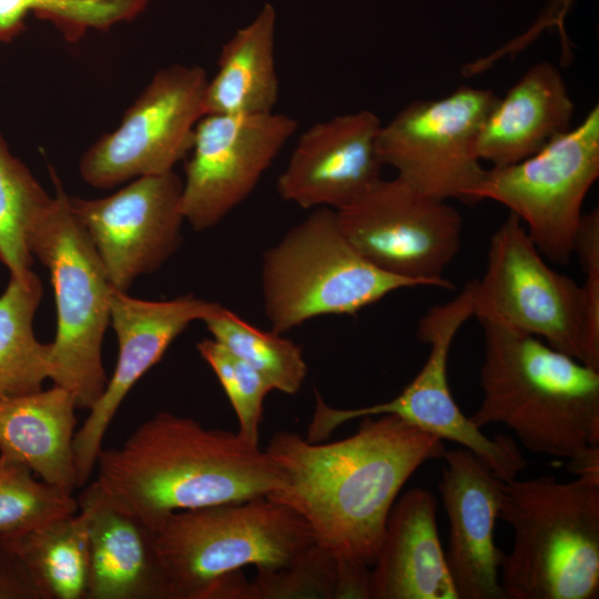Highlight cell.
Segmentation results:
<instances>
[{"label": "cell", "instance_id": "cell-1", "mask_svg": "<svg viewBox=\"0 0 599 599\" xmlns=\"http://www.w3.org/2000/svg\"><path fill=\"white\" fill-rule=\"evenodd\" d=\"M378 416L363 417L355 434L328 444L278 432L265 449L283 474L267 497L296 511L315 545L365 580L400 489L445 451L441 439L398 416Z\"/></svg>", "mask_w": 599, "mask_h": 599}, {"label": "cell", "instance_id": "cell-2", "mask_svg": "<svg viewBox=\"0 0 599 599\" xmlns=\"http://www.w3.org/2000/svg\"><path fill=\"white\" fill-rule=\"evenodd\" d=\"M97 467L103 494L154 530L172 512L268 496L283 481L270 454L237 432L169 412L102 449Z\"/></svg>", "mask_w": 599, "mask_h": 599}, {"label": "cell", "instance_id": "cell-3", "mask_svg": "<svg viewBox=\"0 0 599 599\" xmlns=\"http://www.w3.org/2000/svg\"><path fill=\"white\" fill-rule=\"evenodd\" d=\"M478 428L502 424L531 453L573 465L599 456V370L542 339L483 323Z\"/></svg>", "mask_w": 599, "mask_h": 599}, {"label": "cell", "instance_id": "cell-4", "mask_svg": "<svg viewBox=\"0 0 599 599\" xmlns=\"http://www.w3.org/2000/svg\"><path fill=\"white\" fill-rule=\"evenodd\" d=\"M499 517L514 534L500 565L504 598H598L599 477L504 481Z\"/></svg>", "mask_w": 599, "mask_h": 599}, {"label": "cell", "instance_id": "cell-5", "mask_svg": "<svg viewBox=\"0 0 599 599\" xmlns=\"http://www.w3.org/2000/svg\"><path fill=\"white\" fill-rule=\"evenodd\" d=\"M51 177L54 194L33 223L28 245L48 268L54 293L50 379L72 395L78 409L89 410L108 384L102 345L114 287L53 170Z\"/></svg>", "mask_w": 599, "mask_h": 599}, {"label": "cell", "instance_id": "cell-6", "mask_svg": "<svg viewBox=\"0 0 599 599\" xmlns=\"http://www.w3.org/2000/svg\"><path fill=\"white\" fill-rule=\"evenodd\" d=\"M155 541L171 599H205L224 576L283 568L315 544L307 522L267 496L172 512Z\"/></svg>", "mask_w": 599, "mask_h": 599}, {"label": "cell", "instance_id": "cell-7", "mask_svg": "<svg viewBox=\"0 0 599 599\" xmlns=\"http://www.w3.org/2000/svg\"><path fill=\"white\" fill-rule=\"evenodd\" d=\"M415 282L368 262L343 234L336 212L314 209L263 254L261 287L271 329L283 334L323 315H355Z\"/></svg>", "mask_w": 599, "mask_h": 599}, {"label": "cell", "instance_id": "cell-8", "mask_svg": "<svg viewBox=\"0 0 599 599\" xmlns=\"http://www.w3.org/2000/svg\"><path fill=\"white\" fill-rule=\"evenodd\" d=\"M599 176V105L537 153L485 170L471 203L496 201L519 217L540 253L566 265L582 216L583 200Z\"/></svg>", "mask_w": 599, "mask_h": 599}, {"label": "cell", "instance_id": "cell-9", "mask_svg": "<svg viewBox=\"0 0 599 599\" xmlns=\"http://www.w3.org/2000/svg\"><path fill=\"white\" fill-rule=\"evenodd\" d=\"M473 309L489 323L538 337L587 365L580 284L549 266L514 213L491 235Z\"/></svg>", "mask_w": 599, "mask_h": 599}, {"label": "cell", "instance_id": "cell-10", "mask_svg": "<svg viewBox=\"0 0 599 599\" xmlns=\"http://www.w3.org/2000/svg\"><path fill=\"white\" fill-rule=\"evenodd\" d=\"M335 212L345 237L377 268L418 286L454 288L444 272L461 247L463 217L447 200L382 177Z\"/></svg>", "mask_w": 599, "mask_h": 599}, {"label": "cell", "instance_id": "cell-11", "mask_svg": "<svg viewBox=\"0 0 599 599\" xmlns=\"http://www.w3.org/2000/svg\"><path fill=\"white\" fill-rule=\"evenodd\" d=\"M474 283L469 281L450 301L432 306L419 319L417 337L429 346L425 364L414 379L388 402L341 409L324 404L318 423L326 433L356 418L390 414L441 439L475 454L498 478L509 481L527 461L514 440L505 435H484L456 404L447 377V363L454 338L474 315Z\"/></svg>", "mask_w": 599, "mask_h": 599}, {"label": "cell", "instance_id": "cell-12", "mask_svg": "<svg viewBox=\"0 0 599 599\" xmlns=\"http://www.w3.org/2000/svg\"><path fill=\"white\" fill-rule=\"evenodd\" d=\"M207 81L200 65L172 64L158 71L120 125L83 153L79 163L83 181L111 189L173 171L190 153L196 124L205 114Z\"/></svg>", "mask_w": 599, "mask_h": 599}, {"label": "cell", "instance_id": "cell-13", "mask_svg": "<svg viewBox=\"0 0 599 599\" xmlns=\"http://www.w3.org/2000/svg\"><path fill=\"white\" fill-rule=\"evenodd\" d=\"M496 100L490 90L460 87L441 99L413 101L382 124L377 151L383 165L425 194L471 203L486 170L474 143Z\"/></svg>", "mask_w": 599, "mask_h": 599}, {"label": "cell", "instance_id": "cell-14", "mask_svg": "<svg viewBox=\"0 0 599 599\" xmlns=\"http://www.w3.org/2000/svg\"><path fill=\"white\" fill-rule=\"evenodd\" d=\"M296 130L294 118L275 111L204 114L182 181L184 220L199 232L217 225L250 196Z\"/></svg>", "mask_w": 599, "mask_h": 599}, {"label": "cell", "instance_id": "cell-15", "mask_svg": "<svg viewBox=\"0 0 599 599\" xmlns=\"http://www.w3.org/2000/svg\"><path fill=\"white\" fill-rule=\"evenodd\" d=\"M181 197L182 180L174 171L136 177L100 199L69 196L114 288L128 292L176 252L185 221Z\"/></svg>", "mask_w": 599, "mask_h": 599}, {"label": "cell", "instance_id": "cell-16", "mask_svg": "<svg viewBox=\"0 0 599 599\" xmlns=\"http://www.w3.org/2000/svg\"><path fill=\"white\" fill-rule=\"evenodd\" d=\"M221 306L193 295L148 301L113 288L110 324L118 341V359L102 395L74 435L78 487L84 486L97 466L105 432L135 383L159 363L192 322L204 321Z\"/></svg>", "mask_w": 599, "mask_h": 599}, {"label": "cell", "instance_id": "cell-17", "mask_svg": "<svg viewBox=\"0 0 599 599\" xmlns=\"http://www.w3.org/2000/svg\"><path fill=\"white\" fill-rule=\"evenodd\" d=\"M382 128L369 110L339 114L307 128L277 179L280 196L303 209L341 210L382 179Z\"/></svg>", "mask_w": 599, "mask_h": 599}, {"label": "cell", "instance_id": "cell-18", "mask_svg": "<svg viewBox=\"0 0 599 599\" xmlns=\"http://www.w3.org/2000/svg\"><path fill=\"white\" fill-rule=\"evenodd\" d=\"M441 458L438 490L449 521L445 557L458 599H504V551L494 540L504 480L464 447L445 449Z\"/></svg>", "mask_w": 599, "mask_h": 599}, {"label": "cell", "instance_id": "cell-19", "mask_svg": "<svg viewBox=\"0 0 599 599\" xmlns=\"http://www.w3.org/2000/svg\"><path fill=\"white\" fill-rule=\"evenodd\" d=\"M77 499L89 538L87 599H171L155 530L115 506L95 480Z\"/></svg>", "mask_w": 599, "mask_h": 599}, {"label": "cell", "instance_id": "cell-20", "mask_svg": "<svg viewBox=\"0 0 599 599\" xmlns=\"http://www.w3.org/2000/svg\"><path fill=\"white\" fill-rule=\"evenodd\" d=\"M436 510L434 495L419 487L395 500L369 570L368 599H458Z\"/></svg>", "mask_w": 599, "mask_h": 599}, {"label": "cell", "instance_id": "cell-21", "mask_svg": "<svg viewBox=\"0 0 599 599\" xmlns=\"http://www.w3.org/2000/svg\"><path fill=\"white\" fill-rule=\"evenodd\" d=\"M573 110L559 70L548 62L535 64L490 108L475 154L496 167L517 163L567 132Z\"/></svg>", "mask_w": 599, "mask_h": 599}, {"label": "cell", "instance_id": "cell-22", "mask_svg": "<svg viewBox=\"0 0 599 599\" xmlns=\"http://www.w3.org/2000/svg\"><path fill=\"white\" fill-rule=\"evenodd\" d=\"M77 405L60 386L0 399V455L68 493L78 488L73 439Z\"/></svg>", "mask_w": 599, "mask_h": 599}, {"label": "cell", "instance_id": "cell-23", "mask_svg": "<svg viewBox=\"0 0 599 599\" xmlns=\"http://www.w3.org/2000/svg\"><path fill=\"white\" fill-rule=\"evenodd\" d=\"M276 11L265 3L224 43L209 79L204 112L254 115L274 112L280 93L275 59Z\"/></svg>", "mask_w": 599, "mask_h": 599}, {"label": "cell", "instance_id": "cell-24", "mask_svg": "<svg viewBox=\"0 0 599 599\" xmlns=\"http://www.w3.org/2000/svg\"><path fill=\"white\" fill-rule=\"evenodd\" d=\"M43 286L30 272L10 275L0 295V399L43 389L50 379L51 343H41L33 332V319Z\"/></svg>", "mask_w": 599, "mask_h": 599}, {"label": "cell", "instance_id": "cell-25", "mask_svg": "<svg viewBox=\"0 0 599 599\" xmlns=\"http://www.w3.org/2000/svg\"><path fill=\"white\" fill-rule=\"evenodd\" d=\"M9 537L40 599H87L89 538L85 519L79 510Z\"/></svg>", "mask_w": 599, "mask_h": 599}, {"label": "cell", "instance_id": "cell-26", "mask_svg": "<svg viewBox=\"0 0 599 599\" xmlns=\"http://www.w3.org/2000/svg\"><path fill=\"white\" fill-rule=\"evenodd\" d=\"M203 322L215 341L260 373L273 390L292 395L301 389L307 365L292 339L262 331L223 306Z\"/></svg>", "mask_w": 599, "mask_h": 599}, {"label": "cell", "instance_id": "cell-27", "mask_svg": "<svg viewBox=\"0 0 599 599\" xmlns=\"http://www.w3.org/2000/svg\"><path fill=\"white\" fill-rule=\"evenodd\" d=\"M52 200L0 133V261L10 275L32 270L28 235Z\"/></svg>", "mask_w": 599, "mask_h": 599}, {"label": "cell", "instance_id": "cell-28", "mask_svg": "<svg viewBox=\"0 0 599 599\" xmlns=\"http://www.w3.org/2000/svg\"><path fill=\"white\" fill-rule=\"evenodd\" d=\"M272 598L368 599V582L314 544L283 568L257 570L250 599Z\"/></svg>", "mask_w": 599, "mask_h": 599}, {"label": "cell", "instance_id": "cell-29", "mask_svg": "<svg viewBox=\"0 0 599 599\" xmlns=\"http://www.w3.org/2000/svg\"><path fill=\"white\" fill-rule=\"evenodd\" d=\"M33 471L0 455V535L16 536L55 518L78 512V499Z\"/></svg>", "mask_w": 599, "mask_h": 599}, {"label": "cell", "instance_id": "cell-30", "mask_svg": "<svg viewBox=\"0 0 599 599\" xmlns=\"http://www.w3.org/2000/svg\"><path fill=\"white\" fill-rule=\"evenodd\" d=\"M201 357L209 364L223 387L237 418V433L258 445V428L263 403L273 390L267 380L253 367L234 356L214 338L196 344Z\"/></svg>", "mask_w": 599, "mask_h": 599}, {"label": "cell", "instance_id": "cell-31", "mask_svg": "<svg viewBox=\"0 0 599 599\" xmlns=\"http://www.w3.org/2000/svg\"><path fill=\"white\" fill-rule=\"evenodd\" d=\"M583 282L580 284L585 312L587 366L599 370V210L582 214L573 242Z\"/></svg>", "mask_w": 599, "mask_h": 599}, {"label": "cell", "instance_id": "cell-32", "mask_svg": "<svg viewBox=\"0 0 599 599\" xmlns=\"http://www.w3.org/2000/svg\"><path fill=\"white\" fill-rule=\"evenodd\" d=\"M575 0H548L535 22L521 34L508 41L489 55L477 59L464 67L466 75H474L487 70L505 55L516 54L531 44L545 30L557 28L561 38L562 59H571L570 41L565 30V18Z\"/></svg>", "mask_w": 599, "mask_h": 599}, {"label": "cell", "instance_id": "cell-33", "mask_svg": "<svg viewBox=\"0 0 599 599\" xmlns=\"http://www.w3.org/2000/svg\"><path fill=\"white\" fill-rule=\"evenodd\" d=\"M0 599H40L9 536L0 535Z\"/></svg>", "mask_w": 599, "mask_h": 599}, {"label": "cell", "instance_id": "cell-34", "mask_svg": "<svg viewBox=\"0 0 599 599\" xmlns=\"http://www.w3.org/2000/svg\"><path fill=\"white\" fill-rule=\"evenodd\" d=\"M28 0H0V43L9 42L26 29Z\"/></svg>", "mask_w": 599, "mask_h": 599}]
</instances>
